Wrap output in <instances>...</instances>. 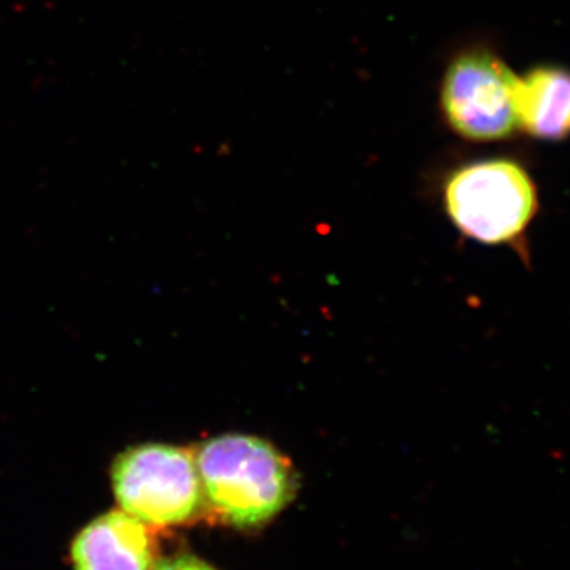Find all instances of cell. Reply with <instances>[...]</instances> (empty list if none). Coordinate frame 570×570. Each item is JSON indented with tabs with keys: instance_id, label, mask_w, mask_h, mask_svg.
<instances>
[{
	"instance_id": "2",
	"label": "cell",
	"mask_w": 570,
	"mask_h": 570,
	"mask_svg": "<svg viewBox=\"0 0 570 570\" xmlns=\"http://www.w3.org/2000/svg\"><path fill=\"white\" fill-rule=\"evenodd\" d=\"M111 482L124 512L148 527L190 523L206 508L197 460L175 445L127 449L112 464Z\"/></svg>"
},
{
	"instance_id": "1",
	"label": "cell",
	"mask_w": 570,
	"mask_h": 570,
	"mask_svg": "<svg viewBox=\"0 0 570 570\" xmlns=\"http://www.w3.org/2000/svg\"><path fill=\"white\" fill-rule=\"evenodd\" d=\"M206 508L238 530H254L283 512L296 493L291 460L269 442L224 434L198 450Z\"/></svg>"
},
{
	"instance_id": "4",
	"label": "cell",
	"mask_w": 570,
	"mask_h": 570,
	"mask_svg": "<svg viewBox=\"0 0 570 570\" xmlns=\"http://www.w3.org/2000/svg\"><path fill=\"white\" fill-rule=\"evenodd\" d=\"M519 89V78L493 55L468 52L445 75L442 105L461 137L501 140L520 126Z\"/></svg>"
},
{
	"instance_id": "6",
	"label": "cell",
	"mask_w": 570,
	"mask_h": 570,
	"mask_svg": "<svg viewBox=\"0 0 570 570\" xmlns=\"http://www.w3.org/2000/svg\"><path fill=\"white\" fill-rule=\"evenodd\" d=\"M519 124L542 140H561L570 134V73L535 69L520 80Z\"/></svg>"
},
{
	"instance_id": "5",
	"label": "cell",
	"mask_w": 570,
	"mask_h": 570,
	"mask_svg": "<svg viewBox=\"0 0 570 570\" xmlns=\"http://www.w3.org/2000/svg\"><path fill=\"white\" fill-rule=\"evenodd\" d=\"M156 557L148 524L124 510L91 521L71 546L75 570H154Z\"/></svg>"
},
{
	"instance_id": "3",
	"label": "cell",
	"mask_w": 570,
	"mask_h": 570,
	"mask_svg": "<svg viewBox=\"0 0 570 570\" xmlns=\"http://www.w3.org/2000/svg\"><path fill=\"white\" fill-rule=\"evenodd\" d=\"M445 208L453 224L478 242H510L530 223L535 190L530 176L509 160L468 165L445 186Z\"/></svg>"
},
{
	"instance_id": "7",
	"label": "cell",
	"mask_w": 570,
	"mask_h": 570,
	"mask_svg": "<svg viewBox=\"0 0 570 570\" xmlns=\"http://www.w3.org/2000/svg\"><path fill=\"white\" fill-rule=\"evenodd\" d=\"M154 570H216L208 562L198 560L193 554H176V557L167 558L157 562Z\"/></svg>"
}]
</instances>
